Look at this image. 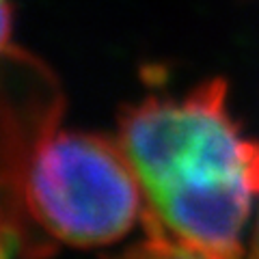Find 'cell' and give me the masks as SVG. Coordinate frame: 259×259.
I'll use <instances>...</instances> for the list:
<instances>
[{"instance_id":"cell-2","label":"cell","mask_w":259,"mask_h":259,"mask_svg":"<svg viewBox=\"0 0 259 259\" xmlns=\"http://www.w3.org/2000/svg\"><path fill=\"white\" fill-rule=\"evenodd\" d=\"M22 207L52 240L104 246L130 233L145 199L119 141L93 132H54L22 175Z\"/></svg>"},{"instance_id":"cell-1","label":"cell","mask_w":259,"mask_h":259,"mask_svg":"<svg viewBox=\"0 0 259 259\" xmlns=\"http://www.w3.org/2000/svg\"><path fill=\"white\" fill-rule=\"evenodd\" d=\"M117 141L139 177L147 236L242 259V231L259 197V143L231 117L223 78L130 104Z\"/></svg>"},{"instance_id":"cell-3","label":"cell","mask_w":259,"mask_h":259,"mask_svg":"<svg viewBox=\"0 0 259 259\" xmlns=\"http://www.w3.org/2000/svg\"><path fill=\"white\" fill-rule=\"evenodd\" d=\"M117 259H223V257L203 253V250H197L192 246H184L180 242L166 238L147 236L141 244L127 248Z\"/></svg>"},{"instance_id":"cell-4","label":"cell","mask_w":259,"mask_h":259,"mask_svg":"<svg viewBox=\"0 0 259 259\" xmlns=\"http://www.w3.org/2000/svg\"><path fill=\"white\" fill-rule=\"evenodd\" d=\"M248 259H259V216L255 221L253 233H250V244H248Z\"/></svg>"}]
</instances>
